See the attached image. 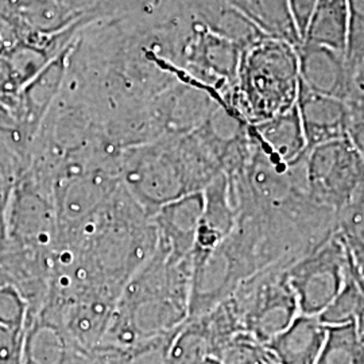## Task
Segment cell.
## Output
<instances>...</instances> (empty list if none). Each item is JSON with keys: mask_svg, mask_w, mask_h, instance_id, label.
Listing matches in <instances>:
<instances>
[{"mask_svg": "<svg viewBox=\"0 0 364 364\" xmlns=\"http://www.w3.org/2000/svg\"><path fill=\"white\" fill-rule=\"evenodd\" d=\"M191 281L192 258L174 259L158 245L123 287L100 344L130 347L177 331L189 318Z\"/></svg>", "mask_w": 364, "mask_h": 364, "instance_id": "1", "label": "cell"}, {"mask_svg": "<svg viewBox=\"0 0 364 364\" xmlns=\"http://www.w3.org/2000/svg\"><path fill=\"white\" fill-rule=\"evenodd\" d=\"M299 57L294 45L264 38L243 50L223 105L247 126H257L297 105Z\"/></svg>", "mask_w": 364, "mask_h": 364, "instance_id": "2", "label": "cell"}, {"mask_svg": "<svg viewBox=\"0 0 364 364\" xmlns=\"http://www.w3.org/2000/svg\"><path fill=\"white\" fill-rule=\"evenodd\" d=\"M178 136L166 135L126 149L120 156V181L149 216L183 196L201 192L182 156Z\"/></svg>", "mask_w": 364, "mask_h": 364, "instance_id": "3", "label": "cell"}, {"mask_svg": "<svg viewBox=\"0 0 364 364\" xmlns=\"http://www.w3.org/2000/svg\"><path fill=\"white\" fill-rule=\"evenodd\" d=\"M290 262H278L243 281L227 299L240 329L266 344L297 316L299 304L287 282Z\"/></svg>", "mask_w": 364, "mask_h": 364, "instance_id": "4", "label": "cell"}, {"mask_svg": "<svg viewBox=\"0 0 364 364\" xmlns=\"http://www.w3.org/2000/svg\"><path fill=\"white\" fill-rule=\"evenodd\" d=\"M305 171L311 200L338 216L364 181L363 159L348 136L311 149Z\"/></svg>", "mask_w": 364, "mask_h": 364, "instance_id": "5", "label": "cell"}, {"mask_svg": "<svg viewBox=\"0 0 364 364\" xmlns=\"http://www.w3.org/2000/svg\"><path fill=\"white\" fill-rule=\"evenodd\" d=\"M3 240L48 255L55 252L57 216L52 192L27 169L10 196Z\"/></svg>", "mask_w": 364, "mask_h": 364, "instance_id": "6", "label": "cell"}, {"mask_svg": "<svg viewBox=\"0 0 364 364\" xmlns=\"http://www.w3.org/2000/svg\"><path fill=\"white\" fill-rule=\"evenodd\" d=\"M347 254L338 232L294 260L287 270L299 313L320 316L338 296L347 274Z\"/></svg>", "mask_w": 364, "mask_h": 364, "instance_id": "7", "label": "cell"}, {"mask_svg": "<svg viewBox=\"0 0 364 364\" xmlns=\"http://www.w3.org/2000/svg\"><path fill=\"white\" fill-rule=\"evenodd\" d=\"M296 50L299 84L316 93L341 99L348 105L358 73L347 63L344 53L306 42H301Z\"/></svg>", "mask_w": 364, "mask_h": 364, "instance_id": "8", "label": "cell"}, {"mask_svg": "<svg viewBox=\"0 0 364 364\" xmlns=\"http://www.w3.org/2000/svg\"><path fill=\"white\" fill-rule=\"evenodd\" d=\"M297 109L308 151L318 144L348 136L352 112L344 100L316 93L299 84Z\"/></svg>", "mask_w": 364, "mask_h": 364, "instance_id": "9", "label": "cell"}, {"mask_svg": "<svg viewBox=\"0 0 364 364\" xmlns=\"http://www.w3.org/2000/svg\"><path fill=\"white\" fill-rule=\"evenodd\" d=\"M236 219L237 209L230 191L228 178L221 173L203 191V210L191 258H203L219 247L234 231Z\"/></svg>", "mask_w": 364, "mask_h": 364, "instance_id": "10", "label": "cell"}, {"mask_svg": "<svg viewBox=\"0 0 364 364\" xmlns=\"http://www.w3.org/2000/svg\"><path fill=\"white\" fill-rule=\"evenodd\" d=\"M203 210V192L183 196L161 207L151 216L158 245L174 259L191 258Z\"/></svg>", "mask_w": 364, "mask_h": 364, "instance_id": "11", "label": "cell"}, {"mask_svg": "<svg viewBox=\"0 0 364 364\" xmlns=\"http://www.w3.org/2000/svg\"><path fill=\"white\" fill-rule=\"evenodd\" d=\"M88 355L60 324L39 314L27 318L23 364H87Z\"/></svg>", "mask_w": 364, "mask_h": 364, "instance_id": "12", "label": "cell"}, {"mask_svg": "<svg viewBox=\"0 0 364 364\" xmlns=\"http://www.w3.org/2000/svg\"><path fill=\"white\" fill-rule=\"evenodd\" d=\"M328 326L318 316H299L264 346L270 362L277 364H316L326 343Z\"/></svg>", "mask_w": 364, "mask_h": 364, "instance_id": "13", "label": "cell"}, {"mask_svg": "<svg viewBox=\"0 0 364 364\" xmlns=\"http://www.w3.org/2000/svg\"><path fill=\"white\" fill-rule=\"evenodd\" d=\"M260 146L282 164L291 165L308 154L297 105L287 112L251 126Z\"/></svg>", "mask_w": 364, "mask_h": 364, "instance_id": "14", "label": "cell"}, {"mask_svg": "<svg viewBox=\"0 0 364 364\" xmlns=\"http://www.w3.org/2000/svg\"><path fill=\"white\" fill-rule=\"evenodd\" d=\"M230 3L264 37L285 41L294 46L301 43L287 0H230Z\"/></svg>", "mask_w": 364, "mask_h": 364, "instance_id": "15", "label": "cell"}, {"mask_svg": "<svg viewBox=\"0 0 364 364\" xmlns=\"http://www.w3.org/2000/svg\"><path fill=\"white\" fill-rule=\"evenodd\" d=\"M347 26V0H318L302 42L344 53Z\"/></svg>", "mask_w": 364, "mask_h": 364, "instance_id": "16", "label": "cell"}, {"mask_svg": "<svg viewBox=\"0 0 364 364\" xmlns=\"http://www.w3.org/2000/svg\"><path fill=\"white\" fill-rule=\"evenodd\" d=\"M176 332L177 331L130 347L100 344L90 352L87 364H164Z\"/></svg>", "mask_w": 364, "mask_h": 364, "instance_id": "17", "label": "cell"}, {"mask_svg": "<svg viewBox=\"0 0 364 364\" xmlns=\"http://www.w3.org/2000/svg\"><path fill=\"white\" fill-rule=\"evenodd\" d=\"M316 364H364V346L353 324L328 326L326 343Z\"/></svg>", "mask_w": 364, "mask_h": 364, "instance_id": "18", "label": "cell"}, {"mask_svg": "<svg viewBox=\"0 0 364 364\" xmlns=\"http://www.w3.org/2000/svg\"><path fill=\"white\" fill-rule=\"evenodd\" d=\"M363 312V289L359 285L356 277L348 266L344 284L338 296L326 306V311L318 316V318L326 326H347L353 324Z\"/></svg>", "mask_w": 364, "mask_h": 364, "instance_id": "19", "label": "cell"}, {"mask_svg": "<svg viewBox=\"0 0 364 364\" xmlns=\"http://www.w3.org/2000/svg\"><path fill=\"white\" fill-rule=\"evenodd\" d=\"M348 1V26L344 57L359 75L364 69V0Z\"/></svg>", "mask_w": 364, "mask_h": 364, "instance_id": "20", "label": "cell"}, {"mask_svg": "<svg viewBox=\"0 0 364 364\" xmlns=\"http://www.w3.org/2000/svg\"><path fill=\"white\" fill-rule=\"evenodd\" d=\"M221 364H267L270 362L264 346L247 332H237L223 348Z\"/></svg>", "mask_w": 364, "mask_h": 364, "instance_id": "21", "label": "cell"}, {"mask_svg": "<svg viewBox=\"0 0 364 364\" xmlns=\"http://www.w3.org/2000/svg\"><path fill=\"white\" fill-rule=\"evenodd\" d=\"M28 318V304L18 289L0 285V326L25 331Z\"/></svg>", "mask_w": 364, "mask_h": 364, "instance_id": "22", "label": "cell"}, {"mask_svg": "<svg viewBox=\"0 0 364 364\" xmlns=\"http://www.w3.org/2000/svg\"><path fill=\"white\" fill-rule=\"evenodd\" d=\"M338 232L346 248L348 266L364 291V232L340 227Z\"/></svg>", "mask_w": 364, "mask_h": 364, "instance_id": "23", "label": "cell"}, {"mask_svg": "<svg viewBox=\"0 0 364 364\" xmlns=\"http://www.w3.org/2000/svg\"><path fill=\"white\" fill-rule=\"evenodd\" d=\"M25 331L0 326V364H23Z\"/></svg>", "mask_w": 364, "mask_h": 364, "instance_id": "24", "label": "cell"}, {"mask_svg": "<svg viewBox=\"0 0 364 364\" xmlns=\"http://www.w3.org/2000/svg\"><path fill=\"white\" fill-rule=\"evenodd\" d=\"M338 227L364 232V181L350 204L338 215Z\"/></svg>", "mask_w": 364, "mask_h": 364, "instance_id": "25", "label": "cell"}, {"mask_svg": "<svg viewBox=\"0 0 364 364\" xmlns=\"http://www.w3.org/2000/svg\"><path fill=\"white\" fill-rule=\"evenodd\" d=\"M318 0H287L289 13L301 42L305 38Z\"/></svg>", "mask_w": 364, "mask_h": 364, "instance_id": "26", "label": "cell"}, {"mask_svg": "<svg viewBox=\"0 0 364 364\" xmlns=\"http://www.w3.org/2000/svg\"><path fill=\"white\" fill-rule=\"evenodd\" d=\"M348 138L364 162V115L352 117Z\"/></svg>", "mask_w": 364, "mask_h": 364, "instance_id": "27", "label": "cell"}, {"mask_svg": "<svg viewBox=\"0 0 364 364\" xmlns=\"http://www.w3.org/2000/svg\"><path fill=\"white\" fill-rule=\"evenodd\" d=\"M355 329H356V333H358V338L363 343L364 346V312L356 318V321L353 323Z\"/></svg>", "mask_w": 364, "mask_h": 364, "instance_id": "28", "label": "cell"}, {"mask_svg": "<svg viewBox=\"0 0 364 364\" xmlns=\"http://www.w3.org/2000/svg\"><path fill=\"white\" fill-rule=\"evenodd\" d=\"M201 364H221L218 359H215V358H209L207 360H204Z\"/></svg>", "mask_w": 364, "mask_h": 364, "instance_id": "29", "label": "cell"}, {"mask_svg": "<svg viewBox=\"0 0 364 364\" xmlns=\"http://www.w3.org/2000/svg\"><path fill=\"white\" fill-rule=\"evenodd\" d=\"M267 364H277V363H273V362H269V363Z\"/></svg>", "mask_w": 364, "mask_h": 364, "instance_id": "30", "label": "cell"}]
</instances>
